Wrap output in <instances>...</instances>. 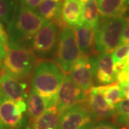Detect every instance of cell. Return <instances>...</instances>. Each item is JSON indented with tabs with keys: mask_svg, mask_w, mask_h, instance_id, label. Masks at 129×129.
Instances as JSON below:
<instances>
[{
	"mask_svg": "<svg viewBox=\"0 0 129 129\" xmlns=\"http://www.w3.org/2000/svg\"><path fill=\"white\" fill-rule=\"evenodd\" d=\"M114 121L118 125L129 123V99H125L118 103L115 106Z\"/></svg>",
	"mask_w": 129,
	"mask_h": 129,
	"instance_id": "cell-23",
	"label": "cell"
},
{
	"mask_svg": "<svg viewBox=\"0 0 129 129\" xmlns=\"http://www.w3.org/2000/svg\"><path fill=\"white\" fill-rule=\"evenodd\" d=\"M101 17L111 19L122 17L129 8V0H96Z\"/></svg>",
	"mask_w": 129,
	"mask_h": 129,
	"instance_id": "cell-16",
	"label": "cell"
},
{
	"mask_svg": "<svg viewBox=\"0 0 129 129\" xmlns=\"http://www.w3.org/2000/svg\"><path fill=\"white\" fill-rule=\"evenodd\" d=\"M128 45H129V43H128Z\"/></svg>",
	"mask_w": 129,
	"mask_h": 129,
	"instance_id": "cell-34",
	"label": "cell"
},
{
	"mask_svg": "<svg viewBox=\"0 0 129 129\" xmlns=\"http://www.w3.org/2000/svg\"><path fill=\"white\" fill-rule=\"evenodd\" d=\"M92 79L100 85L117 81L118 72L112 60L111 53H94L89 56Z\"/></svg>",
	"mask_w": 129,
	"mask_h": 129,
	"instance_id": "cell-7",
	"label": "cell"
},
{
	"mask_svg": "<svg viewBox=\"0 0 129 129\" xmlns=\"http://www.w3.org/2000/svg\"><path fill=\"white\" fill-rule=\"evenodd\" d=\"M27 112L30 120L37 118L47 109L45 100L37 92L32 90L29 92L27 98Z\"/></svg>",
	"mask_w": 129,
	"mask_h": 129,
	"instance_id": "cell-19",
	"label": "cell"
},
{
	"mask_svg": "<svg viewBox=\"0 0 129 129\" xmlns=\"http://www.w3.org/2000/svg\"><path fill=\"white\" fill-rule=\"evenodd\" d=\"M37 60L32 51L12 42L5 58L4 72L20 81L27 82L31 78Z\"/></svg>",
	"mask_w": 129,
	"mask_h": 129,
	"instance_id": "cell-3",
	"label": "cell"
},
{
	"mask_svg": "<svg viewBox=\"0 0 129 129\" xmlns=\"http://www.w3.org/2000/svg\"><path fill=\"white\" fill-rule=\"evenodd\" d=\"M96 119L87 107L86 103H81L70 107L60 116L59 129H90Z\"/></svg>",
	"mask_w": 129,
	"mask_h": 129,
	"instance_id": "cell-6",
	"label": "cell"
},
{
	"mask_svg": "<svg viewBox=\"0 0 129 129\" xmlns=\"http://www.w3.org/2000/svg\"><path fill=\"white\" fill-rule=\"evenodd\" d=\"M17 0H0V20L9 27L17 7Z\"/></svg>",
	"mask_w": 129,
	"mask_h": 129,
	"instance_id": "cell-22",
	"label": "cell"
},
{
	"mask_svg": "<svg viewBox=\"0 0 129 129\" xmlns=\"http://www.w3.org/2000/svg\"><path fill=\"white\" fill-rule=\"evenodd\" d=\"M2 89L5 96L14 102L26 101L27 98L28 84L11 77L5 73L1 76Z\"/></svg>",
	"mask_w": 129,
	"mask_h": 129,
	"instance_id": "cell-13",
	"label": "cell"
},
{
	"mask_svg": "<svg viewBox=\"0 0 129 129\" xmlns=\"http://www.w3.org/2000/svg\"><path fill=\"white\" fill-rule=\"evenodd\" d=\"M78 1H79V2H81V3H82V4H85V2H88V0H78Z\"/></svg>",
	"mask_w": 129,
	"mask_h": 129,
	"instance_id": "cell-31",
	"label": "cell"
},
{
	"mask_svg": "<svg viewBox=\"0 0 129 129\" xmlns=\"http://www.w3.org/2000/svg\"><path fill=\"white\" fill-rule=\"evenodd\" d=\"M0 103H1V102H0Z\"/></svg>",
	"mask_w": 129,
	"mask_h": 129,
	"instance_id": "cell-35",
	"label": "cell"
},
{
	"mask_svg": "<svg viewBox=\"0 0 129 129\" xmlns=\"http://www.w3.org/2000/svg\"><path fill=\"white\" fill-rule=\"evenodd\" d=\"M75 35L81 55L90 56L95 53V29L82 23L75 28Z\"/></svg>",
	"mask_w": 129,
	"mask_h": 129,
	"instance_id": "cell-14",
	"label": "cell"
},
{
	"mask_svg": "<svg viewBox=\"0 0 129 129\" xmlns=\"http://www.w3.org/2000/svg\"><path fill=\"white\" fill-rule=\"evenodd\" d=\"M60 116L55 106L47 109L41 115L30 120L27 129H59Z\"/></svg>",
	"mask_w": 129,
	"mask_h": 129,
	"instance_id": "cell-18",
	"label": "cell"
},
{
	"mask_svg": "<svg viewBox=\"0 0 129 129\" xmlns=\"http://www.w3.org/2000/svg\"><path fill=\"white\" fill-rule=\"evenodd\" d=\"M49 22L41 17L36 12L29 9L20 0H17L14 17L7 27L9 42L21 46L22 44L31 40Z\"/></svg>",
	"mask_w": 129,
	"mask_h": 129,
	"instance_id": "cell-2",
	"label": "cell"
},
{
	"mask_svg": "<svg viewBox=\"0 0 129 129\" xmlns=\"http://www.w3.org/2000/svg\"><path fill=\"white\" fill-rule=\"evenodd\" d=\"M128 18L118 17L103 19L95 29V47L98 53H108L120 45V40Z\"/></svg>",
	"mask_w": 129,
	"mask_h": 129,
	"instance_id": "cell-4",
	"label": "cell"
},
{
	"mask_svg": "<svg viewBox=\"0 0 129 129\" xmlns=\"http://www.w3.org/2000/svg\"><path fill=\"white\" fill-rule=\"evenodd\" d=\"M80 55L74 30L66 24L60 27L57 48L54 60L64 73L70 72Z\"/></svg>",
	"mask_w": 129,
	"mask_h": 129,
	"instance_id": "cell-5",
	"label": "cell"
},
{
	"mask_svg": "<svg viewBox=\"0 0 129 129\" xmlns=\"http://www.w3.org/2000/svg\"><path fill=\"white\" fill-rule=\"evenodd\" d=\"M128 125V129H129V123Z\"/></svg>",
	"mask_w": 129,
	"mask_h": 129,
	"instance_id": "cell-33",
	"label": "cell"
},
{
	"mask_svg": "<svg viewBox=\"0 0 129 129\" xmlns=\"http://www.w3.org/2000/svg\"><path fill=\"white\" fill-rule=\"evenodd\" d=\"M85 103L96 120L109 118L115 115V108L106 102L103 96L95 89V87L89 92Z\"/></svg>",
	"mask_w": 129,
	"mask_h": 129,
	"instance_id": "cell-12",
	"label": "cell"
},
{
	"mask_svg": "<svg viewBox=\"0 0 129 129\" xmlns=\"http://www.w3.org/2000/svg\"><path fill=\"white\" fill-rule=\"evenodd\" d=\"M88 96V92L75 83L70 75L66 74L59 90L55 108L61 114L70 107L86 101Z\"/></svg>",
	"mask_w": 129,
	"mask_h": 129,
	"instance_id": "cell-8",
	"label": "cell"
},
{
	"mask_svg": "<svg viewBox=\"0 0 129 129\" xmlns=\"http://www.w3.org/2000/svg\"><path fill=\"white\" fill-rule=\"evenodd\" d=\"M119 85L123 91L124 97H125L127 99H129V85H123V84H119Z\"/></svg>",
	"mask_w": 129,
	"mask_h": 129,
	"instance_id": "cell-29",
	"label": "cell"
},
{
	"mask_svg": "<svg viewBox=\"0 0 129 129\" xmlns=\"http://www.w3.org/2000/svg\"><path fill=\"white\" fill-rule=\"evenodd\" d=\"M6 98H7L5 96V95L2 91V79H1V77H0V102L4 101Z\"/></svg>",
	"mask_w": 129,
	"mask_h": 129,
	"instance_id": "cell-30",
	"label": "cell"
},
{
	"mask_svg": "<svg viewBox=\"0 0 129 129\" xmlns=\"http://www.w3.org/2000/svg\"><path fill=\"white\" fill-rule=\"evenodd\" d=\"M61 14L64 23L75 29L83 23V4L78 0H64Z\"/></svg>",
	"mask_w": 129,
	"mask_h": 129,
	"instance_id": "cell-15",
	"label": "cell"
},
{
	"mask_svg": "<svg viewBox=\"0 0 129 129\" xmlns=\"http://www.w3.org/2000/svg\"><path fill=\"white\" fill-rule=\"evenodd\" d=\"M60 27L53 22H49L32 38V50L40 55H47L54 50L58 40Z\"/></svg>",
	"mask_w": 129,
	"mask_h": 129,
	"instance_id": "cell-10",
	"label": "cell"
},
{
	"mask_svg": "<svg viewBox=\"0 0 129 129\" xmlns=\"http://www.w3.org/2000/svg\"><path fill=\"white\" fill-rule=\"evenodd\" d=\"M129 45H121L115 48L113 52L111 53L112 60L114 64L120 63L128 56Z\"/></svg>",
	"mask_w": 129,
	"mask_h": 129,
	"instance_id": "cell-24",
	"label": "cell"
},
{
	"mask_svg": "<svg viewBox=\"0 0 129 129\" xmlns=\"http://www.w3.org/2000/svg\"><path fill=\"white\" fill-rule=\"evenodd\" d=\"M26 111L25 101L14 102L9 98L2 101L0 103V129L22 128Z\"/></svg>",
	"mask_w": 129,
	"mask_h": 129,
	"instance_id": "cell-9",
	"label": "cell"
},
{
	"mask_svg": "<svg viewBox=\"0 0 129 129\" xmlns=\"http://www.w3.org/2000/svg\"><path fill=\"white\" fill-rule=\"evenodd\" d=\"M128 19V24H127L126 27H125L123 35H122L121 40H120V45L129 43V18Z\"/></svg>",
	"mask_w": 129,
	"mask_h": 129,
	"instance_id": "cell-28",
	"label": "cell"
},
{
	"mask_svg": "<svg viewBox=\"0 0 129 129\" xmlns=\"http://www.w3.org/2000/svg\"><path fill=\"white\" fill-rule=\"evenodd\" d=\"M99 14L96 0H88L83 5V23L95 29L99 22Z\"/></svg>",
	"mask_w": 129,
	"mask_h": 129,
	"instance_id": "cell-21",
	"label": "cell"
},
{
	"mask_svg": "<svg viewBox=\"0 0 129 129\" xmlns=\"http://www.w3.org/2000/svg\"><path fill=\"white\" fill-rule=\"evenodd\" d=\"M62 4L53 0H42L36 9V13L50 22H55L62 27L64 24L62 18Z\"/></svg>",
	"mask_w": 129,
	"mask_h": 129,
	"instance_id": "cell-17",
	"label": "cell"
},
{
	"mask_svg": "<svg viewBox=\"0 0 129 129\" xmlns=\"http://www.w3.org/2000/svg\"><path fill=\"white\" fill-rule=\"evenodd\" d=\"M70 71L73 80L83 90L89 92L94 88L89 56L80 54Z\"/></svg>",
	"mask_w": 129,
	"mask_h": 129,
	"instance_id": "cell-11",
	"label": "cell"
},
{
	"mask_svg": "<svg viewBox=\"0 0 129 129\" xmlns=\"http://www.w3.org/2000/svg\"><path fill=\"white\" fill-rule=\"evenodd\" d=\"M90 129H119L117 125L106 122V121H101L99 122L98 123L94 125Z\"/></svg>",
	"mask_w": 129,
	"mask_h": 129,
	"instance_id": "cell-26",
	"label": "cell"
},
{
	"mask_svg": "<svg viewBox=\"0 0 129 129\" xmlns=\"http://www.w3.org/2000/svg\"><path fill=\"white\" fill-rule=\"evenodd\" d=\"M53 1H55V2H61L62 0H53Z\"/></svg>",
	"mask_w": 129,
	"mask_h": 129,
	"instance_id": "cell-32",
	"label": "cell"
},
{
	"mask_svg": "<svg viewBox=\"0 0 129 129\" xmlns=\"http://www.w3.org/2000/svg\"><path fill=\"white\" fill-rule=\"evenodd\" d=\"M95 89L103 96L106 102L113 107L118 103L123 101L124 98L123 91L118 83H111L106 85H100L95 87Z\"/></svg>",
	"mask_w": 129,
	"mask_h": 129,
	"instance_id": "cell-20",
	"label": "cell"
},
{
	"mask_svg": "<svg viewBox=\"0 0 129 129\" xmlns=\"http://www.w3.org/2000/svg\"><path fill=\"white\" fill-rule=\"evenodd\" d=\"M64 72L55 61L37 60L30 78V89L46 101L47 109L55 107Z\"/></svg>",
	"mask_w": 129,
	"mask_h": 129,
	"instance_id": "cell-1",
	"label": "cell"
},
{
	"mask_svg": "<svg viewBox=\"0 0 129 129\" xmlns=\"http://www.w3.org/2000/svg\"><path fill=\"white\" fill-rule=\"evenodd\" d=\"M29 9L35 11L42 0H20Z\"/></svg>",
	"mask_w": 129,
	"mask_h": 129,
	"instance_id": "cell-27",
	"label": "cell"
},
{
	"mask_svg": "<svg viewBox=\"0 0 129 129\" xmlns=\"http://www.w3.org/2000/svg\"><path fill=\"white\" fill-rule=\"evenodd\" d=\"M8 42L9 38L7 31L5 29L3 24L0 20V46L4 47L7 50H8Z\"/></svg>",
	"mask_w": 129,
	"mask_h": 129,
	"instance_id": "cell-25",
	"label": "cell"
}]
</instances>
